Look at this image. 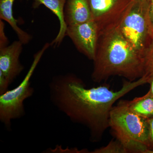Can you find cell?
Returning <instances> with one entry per match:
<instances>
[{
	"label": "cell",
	"instance_id": "obj_1",
	"mask_svg": "<svg viewBox=\"0 0 153 153\" xmlns=\"http://www.w3.org/2000/svg\"><path fill=\"white\" fill-rule=\"evenodd\" d=\"M143 76L134 81H125L120 90L114 91L107 84L86 87L73 73L54 76L49 83L52 104L72 122L87 128L91 142L100 141L109 128L110 114L115 102L137 87L147 83Z\"/></svg>",
	"mask_w": 153,
	"mask_h": 153
},
{
	"label": "cell",
	"instance_id": "obj_2",
	"mask_svg": "<svg viewBox=\"0 0 153 153\" xmlns=\"http://www.w3.org/2000/svg\"><path fill=\"white\" fill-rule=\"evenodd\" d=\"M93 61L91 79L94 82H100L113 76L134 81L144 75V59L116 27L99 34Z\"/></svg>",
	"mask_w": 153,
	"mask_h": 153
},
{
	"label": "cell",
	"instance_id": "obj_3",
	"mask_svg": "<svg viewBox=\"0 0 153 153\" xmlns=\"http://www.w3.org/2000/svg\"><path fill=\"white\" fill-rule=\"evenodd\" d=\"M109 128L116 139L129 153H144L147 149L148 126L147 120L132 111L124 100H121L111 111Z\"/></svg>",
	"mask_w": 153,
	"mask_h": 153
},
{
	"label": "cell",
	"instance_id": "obj_4",
	"mask_svg": "<svg viewBox=\"0 0 153 153\" xmlns=\"http://www.w3.org/2000/svg\"><path fill=\"white\" fill-rule=\"evenodd\" d=\"M116 27L144 59L153 42V25L150 15L149 0H133Z\"/></svg>",
	"mask_w": 153,
	"mask_h": 153
},
{
	"label": "cell",
	"instance_id": "obj_5",
	"mask_svg": "<svg viewBox=\"0 0 153 153\" xmlns=\"http://www.w3.org/2000/svg\"><path fill=\"white\" fill-rule=\"evenodd\" d=\"M50 44L47 43L34 55L33 62L22 82L17 87L0 94V121L8 130L12 121L23 117L25 114L24 102L34 93L31 79L41 58Z\"/></svg>",
	"mask_w": 153,
	"mask_h": 153
},
{
	"label": "cell",
	"instance_id": "obj_6",
	"mask_svg": "<svg viewBox=\"0 0 153 153\" xmlns=\"http://www.w3.org/2000/svg\"><path fill=\"white\" fill-rule=\"evenodd\" d=\"M132 0H88L93 21L99 34L115 27Z\"/></svg>",
	"mask_w": 153,
	"mask_h": 153
},
{
	"label": "cell",
	"instance_id": "obj_7",
	"mask_svg": "<svg viewBox=\"0 0 153 153\" xmlns=\"http://www.w3.org/2000/svg\"><path fill=\"white\" fill-rule=\"evenodd\" d=\"M98 29L94 21L68 26L66 36L71 39L80 53L91 60L95 57Z\"/></svg>",
	"mask_w": 153,
	"mask_h": 153
},
{
	"label": "cell",
	"instance_id": "obj_8",
	"mask_svg": "<svg viewBox=\"0 0 153 153\" xmlns=\"http://www.w3.org/2000/svg\"><path fill=\"white\" fill-rule=\"evenodd\" d=\"M24 45L19 40L0 48V71L10 84L24 70L20 60Z\"/></svg>",
	"mask_w": 153,
	"mask_h": 153
},
{
	"label": "cell",
	"instance_id": "obj_9",
	"mask_svg": "<svg viewBox=\"0 0 153 153\" xmlns=\"http://www.w3.org/2000/svg\"><path fill=\"white\" fill-rule=\"evenodd\" d=\"M64 14L67 27L93 21L88 0H66Z\"/></svg>",
	"mask_w": 153,
	"mask_h": 153
},
{
	"label": "cell",
	"instance_id": "obj_10",
	"mask_svg": "<svg viewBox=\"0 0 153 153\" xmlns=\"http://www.w3.org/2000/svg\"><path fill=\"white\" fill-rule=\"evenodd\" d=\"M33 7L36 9L41 5L52 11L59 20L60 29L57 36L50 44L51 46H59L66 36L67 26L64 19V7L66 0H33Z\"/></svg>",
	"mask_w": 153,
	"mask_h": 153
},
{
	"label": "cell",
	"instance_id": "obj_11",
	"mask_svg": "<svg viewBox=\"0 0 153 153\" xmlns=\"http://www.w3.org/2000/svg\"><path fill=\"white\" fill-rule=\"evenodd\" d=\"M16 0H0V20L6 21L16 34L19 41L27 44L31 41V35L22 30L18 25V21L13 16V6Z\"/></svg>",
	"mask_w": 153,
	"mask_h": 153
},
{
	"label": "cell",
	"instance_id": "obj_12",
	"mask_svg": "<svg viewBox=\"0 0 153 153\" xmlns=\"http://www.w3.org/2000/svg\"><path fill=\"white\" fill-rule=\"evenodd\" d=\"M124 100L132 111L141 117L148 119L153 116V96L149 91L143 96L130 101Z\"/></svg>",
	"mask_w": 153,
	"mask_h": 153
},
{
	"label": "cell",
	"instance_id": "obj_13",
	"mask_svg": "<svg viewBox=\"0 0 153 153\" xmlns=\"http://www.w3.org/2000/svg\"><path fill=\"white\" fill-rule=\"evenodd\" d=\"M91 153H128L127 149L119 141L112 140L108 144L91 152Z\"/></svg>",
	"mask_w": 153,
	"mask_h": 153
},
{
	"label": "cell",
	"instance_id": "obj_14",
	"mask_svg": "<svg viewBox=\"0 0 153 153\" xmlns=\"http://www.w3.org/2000/svg\"><path fill=\"white\" fill-rule=\"evenodd\" d=\"M144 69V76L153 74V42L145 56Z\"/></svg>",
	"mask_w": 153,
	"mask_h": 153
},
{
	"label": "cell",
	"instance_id": "obj_15",
	"mask_svg": "<svg viewBox=\"0 0 153 153\" xmlns=\"http://www.w3.org/2000/svg\"><path fill=\"white\" fill-rule=\"evenodd\" d=\"M146 120L149 130L147 149L153 150V116Z\"/></svg>",
	"mask_w": 153,
	"mask_h": 153
},
{
	"label": "cell",
	"instance_id": "obj_16",
	"mask_svg": "<svg viewBox=\"0 0 153 153\" xmlns=\"http://www.w3.org/2000/svg\"><path fill=\"white\" fill-rule=\"evenodd\" d=\"M9 40L5 32V24L3 20H0V48L9 45Z\"/></svg>",
	"mask_w": 153,
	"mask_h": 153
},
{
	"label": "cell",
	"instance_id": "obj_17",
	"mask_svg": "<svg viewBox=\"0 0 153 153\" xmlns=\"http://www.w3.org/2000/svg\"><path fill=\"white\" fill-rule=\"evenodd\" d=\"M57 149L56 148H55L54 149H48V152H62V153H64V152H66V153H90L89 151L87 149H84L81 150H79L78 149L76 148H70V149L68 148H67L66 149H62L61 148H60L59 147V148Z\"/></svg>",
	"mask_w": 153,
	"mask_h": 153
},
{
	"label": "cell",
	"instance_id": "obj_18",
	"mask_svg": "<svg viewBox=\"0 0 153 153\" xmlns=\"http://www.w3.org/2000/svg\"><path fill=\"white\" fill-rule=\"evenodd\" d=\"M10 85V84L4 74L0 71V94H2L8 90Z\"/></svg>",
	"mask_w": 153,
	"mask_h": 153
},
{
	"label": "cell",
	"instance_id": "obj_19",
	"mask_svg": "<svg viewBox=\"0 0 153 153\" xmlns=\"http://www.w3.org/2000/svg\"><path fill=\"white\" fill-rule=\"evenodd\" d=\"M146 76L148 77L147 83H149L150 85V88L149 92L153 96V74Z\"/></svg>",
	"mask_w": 153,
	"mask_h": 153
},
{
	"label": "cell",
	"instance_id": "obj_20",
	"mask_svg": "<svg viewBox=\"0 0 153 153\" xmlns=\"http://www.w3.org/2000/svg\"><path fill=\"white\" fill-rule=\"evenodd\" d=\"M150 1V15L153 25V0Z\"/></svg>",
	"mask_w": 153,
	"mask_h": 153
},
{
	"label": "cell",
	"instance_id": "obj_21",
	"mask_svg": "<svg viewBox=\"0 0 153 153\" xmlns=\"http://www.w3.org/2000/svg\"><path fill=\"white\" fill-rule=\"evenodd\" d=\"M144 153H153V150H149L146 149Z\"/></svg>",
	"mask_w": 153,
	"mask_h": 153
},
{
	"label": "cell",
	"instance_id": "obj_22",
	"mask_svg": "<svg viewBox=\"0 0 153 153\" xmlns=\"http://www.w3.org/2000/svg\"><path fill=\"white\" fill-rule=\"evenodd\" d=\"M132 1H133V0H132Z\"/></svg>",
	"mask_w": 153,
	"mask_h": 153
}]
</instances>
